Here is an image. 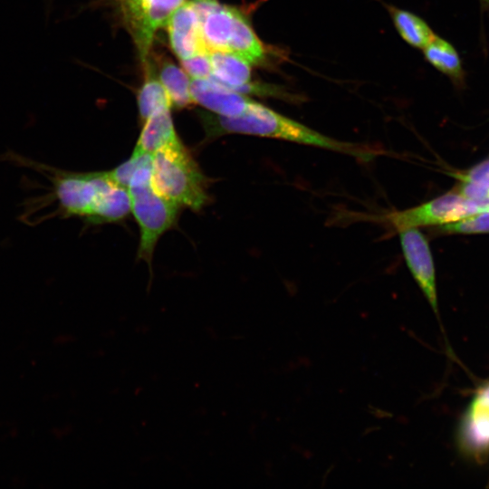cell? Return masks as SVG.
Masks as SVG:
<instances>
[{"mask_svg":"<svg viewBox=\"0 0 489 489\" xmlns=\"http://www.w3.org/2000/svg\"><path fill=\"white\" fill-rule=\"evenodd\" d=\"M198 116L209 139L226 134L273 138L350 155L365 162L379 154L376 149L369 146L325 136L255 101L239 116L225 117L210 111H199Z\"/></svg>","mask_w":489,"mask_h":489,"instance_id":"6da1fadb","label":"cell"},{"mask_svg":"<svg viewBox=\"0 0 489 489\" xmlns=\"http://www.w3.org/2000/svg\"><path fill=\"white\" fill-rule=\"evenodd\" d=\"M151 183L179 207L198 211L209 200L206 178L181 140L152 154Z\"/></svg>","mask_w":489,"mask_h":489,"instance_id":"7a4b0ae2","label":"cell"},{"mask_svg":"<svg viewBox=\"0 0 489 489\" xmlns=\"http://www.w3.org/2000/svg\"><path fill=\"white\" fill-rule=\"evenodd\" d=\"M151 161L141 166L128 186L130 212L140 232L138 257L149 265L160 236L177 220L179 206L158 193L151 183Z\"/></svg>","mask_w":489,"mask_h":489,"instance_id":"3957f363","label":"cell"},{"mask_svg":"<svg viewBox=\"0 0 489 489\" xmlns=\"http://www.w3.org/2000/svg\"><path fill=\"white\" fill-rule=\"evenodd\" d=\"M488 210L489 201H475L461 194L447 193L418 206L390 213L386 220L399 231L439 226Z\"/></svg>","mask_w":489,"mask_h":489,"instance_id":"277c9868","label":"cell"},{"mask_svg":"<svg viewBox=\"0 0 489 489\" xmlns=\"http://www.w3.org/2000/svg\"><path fill=\"white\" fill-rule=\"evenodd\" d=\"M186 0H120L123 22L137 48L140 62L149 60L157 31L166 26Z\"/></svg>","mask_w":489,"mask_h":489,"instance_id":"5b68a950","label":"cell"},{"mask_svg":"<svg viewBox=\"0 0 489 489\" xmlns=\"http://www.w3.org/2000/svg\"><path fill=\"white\" fill-rule=\"evenodd\" d=\"M398 235L407 265L434 312L438 316L436 273L428 242L417 228L402 229L398 231Z\"/></svg>","mask_w":489,"mask_h":489,"instance_id":"8992f818","label":"cell"},{"mask_svg":"<svg viewBox=\"0 0 489 489\" xmlns=\"http://www.w3.org/2000/svg\"><path fill=\"white\" fill-rule=\"evenodd\" d=\"M190 91L195 103L212 113L225 117L243 114L254 101L250 97L230 90L212 78H192Z\"/></svg>","mask_w":489,"mask_h":489,"instance_id":"52a82bcc","label":"cell"},{"mask_svg":"<svg viewBox=\"0 0 489 489\" xmlns=\"http://www.w3.org/2000/svg\"><path fill=\"white\" fill-rule=\"evenodd\" d=\"M169 44L179 60L207 52L201 38L198 13L190 2H185L166 24Z\"/></svg>","mask_w":489,"mask_h":489,"instance_id":"ba28073f","label":"cell"},{"mask_svg":"<svg viewBox=\"0 0 489 489\" xmlns=\"http://www.w3.org/2000/svg\"><path fill=\"white\" fill-rule=\"evenodd\" d=\"M192 3L199 15L201 38L206 51L227 52L237 8L216 0Z\"/></svg>","mask_w":489,"mask_h":489,"instance_id":"9c48e42d","label":"cell"},{"mask_svg":"<svg viewBox=\"0 0 489 489\" xmlns=\"http://www.w3.org/2000/svg\"><path fill=\"white\" fill-rule=\"evenodd\" d=\"M133 152L153 154L158 149L180 141L170 113V107L155 111L144 122Z\"/></svg>","mask_w":489,"mask_h":489,"instance_id":"30bf717a","label":"cell"},{"mask_svg":"<svg viewBox=\"0 0 489 489\" xmlns=\"http://www.w3.org/2000/svg\"><path fill=\"white\" fill-rule=\"evenodd\" d=\"M105 172L99 197L88 223L100 225L123 220L130 213V198L126 187L116 184Z\"/></svg>","mask_w":489,"mask_h":489,"instance_id":"8fae6325","label":"cell"},{"mask_svg":"<svg viewBox=\"0 0 489 489\" xmlns=\"http://www.w3.org/2000/svg\"><path fill=\"white\" fill-rule=\"evenodd\" d=\"M250 65L261 64L265 59V47L257 37L247 18L236 9L228 51Z\"/></svg>","mask_w":489,"mask_h":489,"instance_id":"7c38bea8","label":"cell"},{"mask_svg":"<svg viewBox=\"0 0 489 489\" xmlns=\"http://www.w3.org/2000/svg\"><path fill=\"white\" fill-rule=\"evenodd\" d=\"M208 53L212 67L209 78L233 91L251 82L250 64L239 56L220 51Z\"/></svg>","mask_w":489,"mask_h":489,"instance_id":"4fadbf2b","label":"cell"},{"mask_svg":"<svg viewBox=\"0 0 489 489\" xmlns=\"http://www.w3.org/2000/svg\"><path fill=\"white\" fill-rule=\"evenodd\" d=\"M158 78L167 91L171 107L183 109L196 104L190 91L187 73L168 59L161 61Z\"/></svg>","mask_w":489,"mask_h":489,"instance_id":"5bb4252c","label":"cell"},{"mask_svg":"<svg viewBox=\"0 0 489 489\" xmlns=\"http://www.w3.org/2000/svg\"><path fill=\"white\" fill-rule=\"evenodd\" d=\"M143 66L145 78L138 91L137 101L139 118L144 122L158 110L164 107L171 108V101L149 60Z\"/></svg>","mask_w":489,"mask_h":489,"instance_id":"9a60e30c","label":"cell"},{"mask_svg":"<svg viewBox=\"0 0 489 489\" xmlns=\"http://www.w3.org/2000/svg\"><path fill=\"white\" fill-rule=\"evenodd\" d=\"M390 13L398 32L410 45L425 48L435 38L428 25L414 14L394 7Z\"/></svg>","mask_w":489,"mask_h":489,"instance_id":"2e32d148","label":"cell"},{"mask_svg":"<svg viewBox=\"0 0 489 489\" xmlns=\"http://www.w3.org/2000/svg\"><path fill=\"white\" fill-rule=\"evenodd\" d=\"M423 49L426 59L437 70L455 81L463 78L459 56L454 47L446 41L436 35Z\"/></svg>","mask_w":489,"mask_h":489,"instance_id":"e0dca14e","label":"cell"},{"mask_svg":"<svg viewBox=\"0 0 489 489\" xmlns=\"http://www.w3.org/2000/svg\"><path fill=\"white\" fill-rule=\"evenodd\" d=\"M461 440L474 452L489 447V412L471 407L461 429Z\"/></svg>","mask_w":489,"mask_h":489,"instance_id":"ac0fdd59","label":"cell"},{"mask_svg":"<svg viewBox=\"0 0 489 489\" xmlns=\"http://www.w3.org/2000/svg\"><path fill=\"white\" fill-rule=\"evenodd\" d=\"M460 179L462 196L475 201H489V160L476 165Z\"/></svg>","mask_w":489,"mask_h":489,"instance_id":"d6986e66","label":"cell"},{"mask_svg":"<svg viewBox=\"0 0 489 489\" xmlns=\"http://www.w3.org/2000/svg\"><path fill=\"white\" fill-rule=\"evenodd\" d=\"M437 231L444 234H476L489 232V210L458 221L439 225Z\"/></svg>","mask_w":489,"mask_h":489,"instance_id":"ffe728a7","label":"cell"},{"mask_svg":"<svg viewBox=\"0 0 489 489\" xmlns=\"http://www.w3.org/2000/svg\"><path fill=\"white\" fill-rule=\"evenodd\" d=\"M151 154L132 152L128 160L124 161L115 168L106 171V173L116 184L128 188L134 173L141 166L151 161Z\"/></svg>","mask_w":489,"mask_h":489,"instance_id":"44dd1931","label":"cell"},{"mask_svg":"<svg viewBox=\"0 0 489 489\" xmlns=\"http://www.w3.org/2000/svg\"><path fill=\"white\" fill-rule=\"evenodd\" d=\"M180 62L183 70L193 79H206L211 75L212 67L208 52L197 53Z\"/></svg>","mask_w":489,"mask_h":489,"instance_id":"7402d4cb","label":"cell"},{"mask_svg":"<svg viewBox=\"0 0 489 489\" xmlns=\"http://www.w3.org/2000/svg\"><path fill=\"white\" fill-rule=\"evenodd\" d=\"M471 407L489 412V384L478 391Z\"/></svg>","mask_w":489,"mask_h":489,"instance_id":"603a6c76","label":"cell"},{"mask_svg":"<svg viewBox=\"0 0 489 489\" xmlns=\"http://www.w3.org/2000/svg\"><path fill=\"white\" fill-rule=\"evenodd\" d=\"M53 1V0H45V7H46V8H45V10H46L45 12H46V13H49V12H50V10H51V8H52Z\"/></svg>","mask_w":489,"mask_h":489,"instance_id":"cb8c5ba5","label":"cell"},{"mask_svg":"<svg viewBox=\"0 0 489 489\" xmlns=\"http://www.w3.org/2000/svg\"><path fill=\"white\" fill-rule=\"evenodd\" d=\"M192 2H205V1H215V0H191Z\"/></svg>","mask_w":489,"mask_h":489,"instance_id":"d4e9b609","label":"cell"},{"mask_svg":"<svg viewBox=\"0 0 489 489\" xmlns=\"http://www.w3.org/2000/svg\"><path fill=\"white\" fill-rule=\"evenodd\" d=\"M488 200H489V192H488Z\"/></svg>","mask_w":489,"mask_h":489,"instance_id":"484cf974","label":"cell"},{"mask_svg":"<svg viewBox=\"0 0 489 489\" xmlns=\"http://www.w3.org/2000/svg\"><path fill=\"white\" fill-rule=\"evenodd\" d=\"M484 1H489V0H484Z\"/></svg>","mask_w":489,"mask_h":489,"instance_id":"4316f807","label":"cell"}]
</instances>
